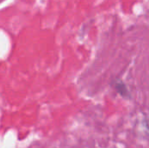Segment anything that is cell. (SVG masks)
I'll return each mask as SVG.
<instances>
[{
    "mask_svg": "<svg viewBox=\"0 0 149 148\" xmlns=\"http://www.w3.org/2000/svg\"><path fill=\"white\" fill-rule=\"evenodd\" d=\"M115 88H116V90L122 95V96H124V97H127V88H126V86H125V85L123 84V83H119V84H117V85L115 86Z\"/></svg>",
    "mask_w": 149,
    "mask_h": 148,
    "instance_id": "1",
    "label": "cell"
}]
</instances>
